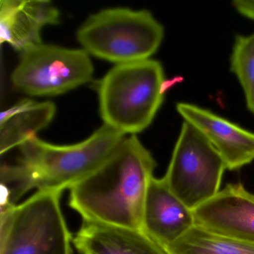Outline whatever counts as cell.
<instances>
[{
	"mask_svg": "<svg viewBox=\"0 0 254 254\" xmlns=\"http://www.w3.org/2000/svg\"><path fill=\"white\" fill-rule=\"evenodd\" d=\"M232 4L241 15L254 20V0H234Z\"/></svg>",
	"mask_w": 254,
	"mask_h": 254,
	"instance_id": "obj_16",
	"label": "cell"
},
{
	"mask_svg": "<svg viewBox=\"0 0 254 254\" xmlns=\"http://www.w3.org/2000/svg\"><path fill=\"white\" fill-rule=\"evenodd\" d=\"M174 83L165 79L163 66L154 59L116 65L98 84L104 124L126 135L143 131Z\"/></svg>",
	"mask_w": 254,
	"mask_h": 254,
	"instance_id": "obj_3",
	"label": "cell"
},
{
	"mask_svg": "<svg viewBox=\"0 0 254 254\" xmlns=\"http://www.w3.org/2000/svg\"><path fill=\"white\" fill-rule=\"evenodd\" d=\"M176 109L218 151L227 169L237 170L254 161V133L192 104L180 102Z\"/></svg>",
	"mask_w": 254,
	"mask_h": 254,
	"instance_id": "obj_9",
	"label": "cell"
},
{
	"mask_svg": "<svg viewBox=\"0 0 254 254\" xmlns=\"http://www.w3.org/2000/svg\"><path fill=\"white\" fill-rule=\"evenodd\" d=\"M166 250L169 254H254V243L194 225Z\"/></svg>",
	"mask_w": 254,
	"mask_h": 254,
	"instance_id": "obj_14",
	"label": "cell"
},
{
	"mask_svg": "<svg viewBox=\"0 0 254 254\" xmlns=\"http://www.w3.org/2000/svg\"><path fill=\"white\" fill-rule=\"evenodd\" d=\"M72 242L80 254H169L142 231L87 221Z\"/></svg>",
	"mask_w": 254,
	"mask_h": 254,
	"instance_id": "obj_12",
	"label": "cell"
},
{
	"mask_svg": "<svg viewBox=\"0 0 254 254\" xmlns=\"http://www.w3.org/2000/svg\"><path fill=\"white\" fill-rule=\"evenodd\" d=\"M163 37V25L150 11L126 8L92 14L77 32L84 51L117 65L150 59Z\"/></svg>",
	"mask_w": 254,
	"mask_h": 254,
	"instance_id": "obj_4",
	"label": "cell"
},
{
	"mask_svg": "<svg viewBox=\"0 0 254 254\" xmlns=\"http://www.w3.org/2000/svg\"><path fill=\"white\" fill-rule=\"evenodd\" d=\"M227 169L204 136L184 122L174 148L165 182L191 210L216 195Z\"/></svg>",
	"mask_w": 254,
	"mask_h": 254,
	"instance_id": "obj_6",
	"label": "cell"
},
{
	"mask_svg": "<svg viewBox=\"0 0 254 254\" xmlns=\"http://www.w3.org/2000/svg\"><path fill=\"white\" fill-rule=\"evenodd\" d=\"M230 64L242 86L247 108L254 114V33L235 38Z\"/></svg>",
	"mask_w": 254,
	"mask_h": 254,
	"instance_id": "obj_15",
	"label": "cell"
},
{
	"mask_svg": "<svg viewBox=\"0 0 254 254\" xmlns=\"http://www.w3.org/2000/svg\"><path fill=\"white\" fill-rule=\"evenodd\" d=\"M126 134L104 124L87 139L69 145H56L33 136L20 146L14 165L25 192L63 191L100 167L116 151Z\"/></svg>",
	"mask_w": 254,
	"mask_h": 254,
	"instance_id": "obj_2",
	"label": "cell"
},
{
	"mask_svg": "<svg viewBox=\"0 0 254 254\" xmlns=\"http://www.w3.org/2000/svg\"><path fill=\"white\" fill-rule=\"evenodd\" d=\"M194 225L193 210L171 191L163 178L153 177L144 203L142 232L166 249Z\"/></svg>",
	"mask_w": 254,
	"mask_h": 254,
	"instance_id": "obj_10",
	"label": "cell"
},
{
	"mask_svg": "<svg viewBox=\"0 0 254 254\" xmlns=\"http://www.w3.org/2000/svg\"><path fill=\"white\" fill-rule=\"evenodd\" d=\"M60 22V12L50 1L2 0L0 2V41L17 51L42 43L41 32Z\"/></svg>",
	"mask_w": 254,
	"mask_h": 254,
	"instance_id": "obj_11",
	"label": "cell"
},
{
	"mask_svg": "<svg viewBox=\"0 0 254 254\" xmlns=\"http://www.w3.org/2000/svg\"><path fill=\"white\" fill-rule=\"evenodd\" d=\"M157 163L136 135L125 137L96 171L69 189L83 221L142 231L144 203Z\"/></svg>",
	"mask_w": 254,
	"mask_h": 254,
	"instance_id": "obj_1",
	"label": "cell"
},
{
	"mask_svg": "<svg viewBox=\"0 0 254 254\" xmlns=\"http://www.w3.org/2000/svg\"><path fill=\"white\" fill-rule=\"evenodd\" d=\"M62 191H37L0 212V254H72Z\"/></svg>",
	"mask_w": 254,
	"mask_h": 254,
	"instance_id": "obj_5",
	"label": "cell"
},
{
	"mask_svg": "<svg viewBox=\"0 0 254 254\" xmlns=\"http://www.w3.org/2000/svg\"><path fill=\"white\" fill-rule=\"evenodd\" d=\"M195 225L221 236L254 243V194L229 184L193 210Z\"/></svg>",
	"mask_w": 254,
	"mask_h": 254,
	"instance_id": "obj_8",
	"label": "cell"
},
{
	"mask_svg": "<svg viewBox=\"0 0 254 254\" xmlns=\"http://www.w3.org/2000/svg\"><path fill=\"white\" fill-rule=\"evenodd\" d=\"M11 81L22 93L56 96L90 82L94 67L83 49L41 44L22 52Z\"/></svg>",
	"mask_w": 254,
	"mask_h": 254,
	"instance_id": "obj_7",
	"label": "cell"
},
{
	"mask_svg": "<svg viewBox=\"0 0 254 254\" xmlns=\"http://www.w3.org/2000/svg\"><path fill=\"white\" fill-rule=\"evenodd\" d=\"M56 107L52 102L25 99L0 116V154L15 147L46 128L54 119Z\"/></svg>",
	"mask_w": 254,
	"mask_h": 254,
	"instance_id": "obj_13",
	"label": "cell"
}]
</instances>
